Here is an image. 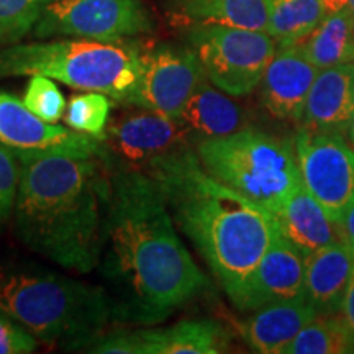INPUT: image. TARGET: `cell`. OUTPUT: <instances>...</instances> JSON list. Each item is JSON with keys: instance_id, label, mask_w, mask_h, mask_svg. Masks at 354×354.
<instances>
[{"instance_id": "9c48e42d", "label": "cell", "mask_w": 354, "mask_h": 354, "mask_svg": "<svg viewBox=\"0 0 354 354\" xmlns=\"http://www.w3.org/2000/svg\"><path fill=\"white\" fill-rule=\"evenodd\" d=\"M305 189L335 221L354 201V148L339 133L313 131L300 125L294 140Z\"/></svg>"}, {"instance_id": "d4e9b609", "label": "cell", "mask_w": 354, "mask_h": 354, "mask_svg": "<svg viewBox=\"0 0 354 354\" xmlns=\"http://www.w3.org/2000/svg\"><path fill=\"white\" fill-rule=\"evenodd\" d=\"M112 97L102 92H86L71 97L64 112L66 125L73 130L100 138L107 128Z\"/></svg>"}, {"instance_id": "6da1fadb", "label": "cell", "mask_w": 354, "mask_h": 354, "mask_svg": "<svg viewBox=\"0 0 354 354\" xmlns=\"http://www.w3.org/2000/svg\"><path fill=\"white\" fill-rule=\"evenodd\" d=\"M110 192L100 269L112 318L153 325L209 286L176 233L165 194L135 167L109 161Z\"/></svg>"}, {"instance_id": "603a6c76", "label": "cell", "mask_w": 354, "mask_h": 354, "mask_svg": "<svg viewBox=\"0 0 354 354\" xmlns=\"http://www.w3.org/2000/svg\"><path fill=\"white\" fill-rule=\"evenodd\" d=\"M268 8V33L277 48L300 44L325 19L323 0H264Z\"/></svg>"}, {"instance_id": "1f68e13d", "label": "cell", "mask_w": 354, "mask_h": 354, "mask_svg": "<svg viewBox=\"0 0 354 354\" xmlns=\"http://www.w3.org/2000/svg\"><path fill=\"white\" fill-rule=\"evenodd\" d=\"M323 3H325L326 7V13L342 10V8L348 7V0H323Z\"/></svg>"}, {"instance_id": "f546056e", "label": "cell", "mask_w": 354, "mask_h": 354, "mask_svg": "<svg viewBox=\"0 0 354 354\" xmlns=\"http://www.w3.org/2000/svg\"><path fill=\"white\" fill-rule=\"evenodd\" d=\"M339 317L343 318L344 325L348 326L349 333H351L354 339V271H353L351 279H349L348 289L344 292L342 310H339Z\"/></svg>"}, {"instance_id": "52a82bcc", "label": "cell", "mask_w": 354, "mask_h": 354, "mask_svg": "<svg viewBox=\"0 0 354 354\" xmlns=\"http://www.w3.org/2000/svg\"><path fill=\"white\" fill-rule=\"evenodd\" d=\"M185 39L209 81L232 97L251 94L277 51L276 39L268 32L228 25H187Z\"/></svg>"}, {"instance_id": "4fadbf2b", "label": "cell", "mask_w": 354, "mask_h": 354, "mask_svg": "<svg viewBox=\"0 0 354 354\" xmlns=\"http://www.w3.org/2000/svg\"><path fill=\"white\" fill-rule=\"evenodd\" d=\"M304 254L277 227L268 251L248 279L236 308L241 312H254L264 305L300 297L304 295Z\"/></svg>"}, {"instance_id": "4dcf8cb0", "label": "cell", "mask_w": 354, "mask_h": 354, "mask_svg": "<svg viewBox=\"0 0 354 354\" xmlns=\"http://www.w3.org/2000/svg\"><path fill=\"white\" fill-rule=\"evenodd\" d=\"M338 227L339 234H342V241L351 248V251L354 253V201L344 210V214L338 221Z\"/></svg>"}, {"instance_id": "d6986e66", "label": "cell", "mask_w": 354, "mask_h": 354, "mask_svg": "<svg viewBox=\"0 0 354 354\" xmlns=\"http://www.w3.org/2000/svg\"><path fill=\"white\" fill-rule=\"evenodd\" d=\"M354 271V253L343 241L322 248L305 259L304 295L320 315H339Z\"/></svg>"}, {"instance_id": "e0dca14e", "label": "cell", "mask_w": 354, "mask_h": 354, "mask_svg": "<svg viewBox=\"0 0 354 354\" xmlns=\"http://www.w3.org/2000/svg\"><path fill=\"white\" fill-rule=\"evenodd\" d=\"M274 216L284 236L297 248L305 259L322 248L342 241L338 221L331 218L302 183Z\"/></svg>"}, {"instance_id": "7402d4cb", "label": "cell", "mask_w": 354, "mask_h": 354, "mask_svg": "<svg viewBox=\"0 0 354 354\" xmlns=\"http://www.w3.org/2000/svg\"><path fill=\"white\" fill-rule=\"evenodd\" d=\"M300 46L318 69L354 63V19L349 8L326 13Z\"/></svg>"}, {"instance_id": "44dd1931", "label": "cell", "mask_w": 354, "mask_h": 354, "mask_svg": "<svg viewBox=\"0 0 354 354\" xmlns=\"http://www.w3.org/2000/svg\"><path fill=\"white\" fill-rule=\"evenodd\" d=\"M167 12L185 25L215 24L268 32L264 0H167Z\"/></svg>"}, {"instance_id": "8fae6325", "label": "cell", "mask_w": 354, "mask_h": 354, "mask_svg": "<svg viewBox=\"0 0 354 354\" xmlns=\"http://www.w3.org/2000/svg\"><path fill=\"white\" fill-rule=\"evenodd\" d=\"M105 159L145 171L159 159L196 148L177 118L151 112L131 113L105 128Z\"/></svg>"}, {"instance_id": "7a4b0ae2", "label": "cell", "mask_w": 354, "mask_h": 354, "mask_svg": "<svg viewBox=\"0 0 354 354\" xmlns=\"http://www.w3.org/2000/svg\"><path fill=\"white\" fill-rule=\"evenodd\" d=\"M20 162L15 228L20 241L61 268L100 264L112 192L105 156L13 153Z\"/></svg>"}, {"instance_id": "5b68a950", "label": "cell", "mask_w": 354, "mask_h": 354, "mask_svg": "<svg viewBox=\"0 0 354 354\" xmlns=\"http://www.w3.org/2000/svg\"><path fill=\"white\" fill-rule=\"evenodd\" d=\"M140 44L97 39H57L0 50V77L46 76L125 104L143 71Z\"/></svg>"}, {"instance_id": "e575fe53", "label": "cell", "mask_w": 354, "mask_h": 354, "mask_svg": "<svg viewBox=\"0 0 354 354\" xmlns=\"http://www.w3.org/2000/svg\"><path fill=\"white\" fill-rule=\"evenodd\" d=\"M43 6H46V3H51V2H56V0H41Z\"/></svg>"}, {"instance_id": "4316f807", "label": "cell", "mask_w": 354, "mask_h": 354, "mask_svg": "<svg viewBox=\"0 0 354 354\" xmlns=\"http://www.w3.org/2000/svg\"><path fill=\"white\" fill-rule=\"evenodd\" d=\"M21 102L37 117L48 123H57L64 117L66 100L53 79L46 76H30Z\"/></svg>"}, {"instance_id": "f1b7e54d", "label": "cell", "mask_w": 354, "mask_h": 354, "mask_svg": "<svg viewBox=\"0 0 354 354\" xmlns=\"http://www.w3.org/2000/svg\"><path fill=\"white\" fill-rule=\"evenodd\" d=\"M38 339L0 310V354H28L37 351Z\"/></svg>"}, {"instance_id": "2e32d148", "label": "cell", "mask_w": 354, "mask_h": 354, "mask_svg": "<svg viewBox=\"0 0 354 354\" xmlns=\"http://www.w3.org/2000/svg\"><path fill=\"white\" fill-rule=\"evenodd\" d=\"M320 317L305 295L264 305L241 325L245 342L256 353L284 354V349L310 322Z\"/></svg>"}, {"instance_id": "ac0fdd59", "label": "cell", "mask_w": 354, "mask_h": 354, "mask_svg": "<svg viewBox=\"0 0 354 354\" xmlns=\"http://www.w3.org/2000/svg\"><path fill=\"white\" fill-rule=\"evenodd\" d=\"M177 120L194 146L201 141L221 138L250 127L246 112L205 77L198 84Z\"/></svg>"}, {"instance_id": "484cf974", "label": "cell", "mask_w": 354, "mask_h": 354, "mask_svg": "<svg viewBox=\"0 0 354 354\" xmlns=\"http://www.w3.org/2000/svg\"><path fill=\"white\" fill-rule=\"evenodd\" d=\"M43 7L41 0H0V43H17L32 32Z\"/></svg>"}, {"instance_id": "3957f363", "label": "cell", "mask_w": 354, "mask_h": 354, "mask_svg": "<svg viewBox=\"0 0 354 354\" xmlns=\"http://www.w3.org/2000/svg\"><path fill=\"white\" fill-rule=\"evenodd\" d=\"M143 172L161 187L174 223L236 307L277 232L276 216L207 174L196 148L159 159Z\"/></svg>"}, {"instance_id": "83f0119b", "label": "cell", "mask_w": 354, "mask_h": 354, "mask_svg": "<svg viewBox=\"0 0 354 354\" xmlns=\"http://www.w3.org/2000/svg\"><path fill=\"white\" fill-rule=\"evenodd\" d=\"M20 162L10 149L0 145V227L10 220L19 192Z\"/></svg>"}, {"instance_id": "836d02e7", "label": "cell", "mask_w": 354, "mask_h": 354, "mask_svg": "<svg viewBox=\"0 0 354 354\" xmlns=\"http://www.w3.org/2000/svg\"><path fill=\"white\" fill-rule=\"evenodd\" d=\"M348 8H349V12H351V15L354 19V0H348Z\"/></svg>"}, {"instance_id": "cb8c5ba5", "label": "cell", "mask_w": 354, "mask_h": 354, "mask_svg": "<svg viewBox=\"0 0 354 354\" xmlns=\"http://www.w3.org/2000/svg\"><path fill=\"white\" fill-rule=\"evenodd\" d=\"M354 353V339L339 315H320L305 325L284 354Z\"/></svg>"}, {"instance_id": "277c9868", "label": "cell", "mask_w": 354, "mask_h": 354, "mask_svg": "<svg viewBox=\"0 0 354 354\" xmlns=\"http://www.w3.org/2000/svg\"><path fill=\"white\" fill-rule=\"evenodd\" d=\"M0 310L38 342L69 349H87L112 318L102 287L57 274L12 269H0Z\"/></svg>"}, {"instance_id": "30bf717a", "label": "cell", "mask_w": 354, "mask_h": 354, "mask_svg": "<svg viewBox=\"0 0 354 354\" xmlns=\"http://www.w3.org/2000/svg\"><path fill=\"white\" fill-rule=\"evenodd\" d=\"M205 77L189 44H158L143 53L141 77L125 104L177 118Z\"/></svg>"}, {"instance_id": "d6a6232c", "label": "cell", "mask_w": 354, "mask_h": 354, "mask_svg": "<svg viewBox=\"0 0 354 354\" xmlns=\"http://www.w3.org/2000/svg\"><path fill=\"white\" fill-rule=\"evenodd\" d=\"M348 138L351 141L353 146H354V117H353V122H351V127H349V133H348Z\"/></svg>"}, {"instance_id": "5bb4252c", "label": "cell", "mask_w": 354, "mask_h": 354, "mask_svg": "<svg viewBox=\"0 0 354 354\" xmlns=\"http://www.w3.org/2000/svg\"><path fill=\"white\" fill-rule=\"evenodd\" d=\"M320 73L300 44L277 48L261 81V102L279 120L302 123L313 82Z\"/></svg>"}, {"instance_id": "ffe728a7", "label": "cell", "mask_w": 354, "mask_h": 354, "mask_svg": "<svg viewBox=\"0 0 354 354\" xmlns=\"http://www.w3.org/2000/svg\"><path fill=\"white\" fill-rule=\"evenodd\" d=\"M138 354H220L228 351V330L218 322L184 320L166 328L136 330Z\"/></svg>"}, {"instance_id": "8992f818", "label": "cell", "mask_w": 354, "mask_h": 354, "mask_svg": "<svg viewBox=\"0 0 354 354\" xmlns=\"http://www.w3.org/2000/svg\"><path fill=\"white\" fill-rule=\"evenodd\" d=\"M196 153L207 174L272 215L302 183L294 141L251 127L201 141Z\"/></svg>"}, {"instance_id": "9a60e30c", "label": "cell", "mask_w": 354, "mask_h": 354, "mask_svg": "<svg viewBox=\"0 0 354 354\" xmlns=\"http://www.w3.org/2000/svg\"><path fill=\"white\" fill-rule=\"evenodd\" d=\"M354 117V63L320 69L300 125L348 136Z\"/></svg>"}, {"instance_id": "ba28073f", "label": "cell", "mask_w": 354, "mask_h": 354, "mask_svg": "<svg viewBox=\"0 0 354 354\" xmlns=\"http://www.w3.org/2000/svg\"><path fill=\"white\" fill-rule=\"evenodd\" d=\"M154 21L143 0H56L43 7L37 38L74 37L120 41L151 33Z\"/></svg>"}, {"instance_id": "7c38bea8", "label": "cell", "mask_w": 354, "mask_h": 354, "mask_svg": "<svg viewBox=\"0 0 354 354\" xmlns=\"http://www.w3.org/2000/svg\"><path fill=\"white\" fill-rule=\"evenodd\" d=\"M0 145L12 153L105 156L104 141L100 138L44 122L30 112L20 99L7 92H0Z\"/></svg>"}]
</instances>
